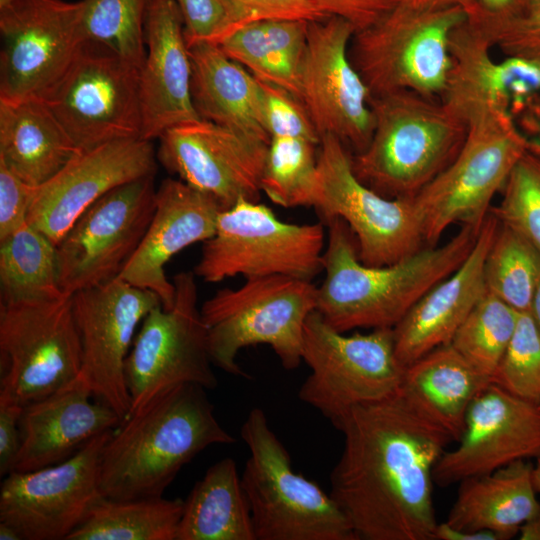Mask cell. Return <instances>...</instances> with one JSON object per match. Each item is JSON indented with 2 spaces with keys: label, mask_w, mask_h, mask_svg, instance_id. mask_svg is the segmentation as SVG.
I'll list each match as a JSON object with an SVG mask.
<instances>
[{
  "label": "cell",
  "mask_w": 540,
  "mask_h": 540,
  "mask_svg": "<svg viewBox=\"0 0 540 540\" xmlns=\"http://www.w3.org/2000/svg\"><path fill=\"white\" fill-rule=\"evenodd\" d=\"M506 56L540 60V10L504 20H469Z\"/></svg>",
  "instance_id": "obj_43"
},
{
  "label": "cell",
  "mask_w": 540,
  "mask_h": 540,
  "mask_svg": "<svg viewBox=\"0 0 540 540\" xmlns=\"http://www.w3.org/2000/svg\"><path fill=\"white\" fill-rule=\"evenodd\" d=\"M467 123L465 141L452 163L413 197L426 246L459 223L480 228L528 142L514 117L489 103L455 110Z\"/></svg>",
  "instance_id": "obj_5"
},
{
  "label": "cell",
  "mask_w": 540,
  "mask_h": 540,
  "mask_svg": "<svg viewBox=\"0 0 540 540\" xmlns=\"http://www.w3.org/2000/svg\"><path fill=\"white\" fill-rule=\"evenodd\" d=\"M490 382L540 405V330L530 312H520L514 334Z\"/></svg>",
  "instance_id": "obj_41"
},
{
  "label": "cell",
  "mask_w": 540,
  "mask_h": 540,
  "mask_svg": "<svg viewBox=\"0 0 540 540\" xmlns=\"http://www.w3.org/2000/svg\"><path fill=\"white\" fill-rule=\"evenodd\" d=\"M437 99L411 91L371 97L373 134L352 154L362 183L387 198H413L452 163L467 123Z\"/></svg>",
  "instance_id": "obj_4"
},
{
  "label": "cell",
  "mask_w": 540,
  "mask_h": 540,
  "mask_svg": "<svg viewBox=\"0 0 540 540\" xmlns=\"http://www.w3.org/2000/svg\"><path fill=\"white\" fill-rule=\"evenodd\" d=\"M176 540H256L251 511L235 461L208 468L191 489Z\"/></svg>",
  "instance_id": "obj_32"
},
{
  "label": "cell",
  "mask_w": 540,
  "mask_h": 540,
  "mask_svg": "<svg viewBox=\"0 0 540 540\" xmlns=\"http://www.w3.org/2000/svg\"><path fill=\"white\" fill-rule=\"evenodd\" d=\"M478 10L469 19L504 20L521 14L517 0H477Z\"/></svg>",
  "instance_id": "obj_50"
},
{
  "label": "cell",
  "mask_w": 540,
  "mask_h": 540,
  "mask_svg": "<svg viewBox=\"0 0 540 540\" xmlns=\"http://www.w3.org/2000/svg\"><path fill=\"white\" fill-rule=\"evenodd\" d=\"M402 2H405L414 7L459 5L467 11L469 17L474 15L478 10L477 0H402Z\"/></svg>",
  "instance_id": "obj_52"
},
{
  "label": "cell",
  "mask_w": 540,
  "mask_h": 540,
  "mask_svg": "<svg viewBox=\"0 0 540 540\" xmlns=\"http://www.w3.org/2000/svg\"><path fill=\"white\" fill-rule=\"evenodd\" d=\"M468 19L459 5L414 7L401 1L354 33L349 57L371 97L411 91L440 99L453 66L451 34Z\"/></svg>",
  "instance_id": "obj_6"
},
{
  "label": "cell",
  "mask_w": 540,
  "mask_h": 540,
  "mask_svg": "<svg viewBox=\"0 0 540 540\" xmlns=\"http://www.w3.org/2000/svg\"><path fill=\"white\" fill-rule=\"evenodd\" d=\"M331 423L344 447L330 475V495L357 540H434L433 470L450 435L399 389Z\"/></svg>",
  "instance_id": "obj_1"
},
{
  "label": "cell",
  "mask_w": 540,
  "mask_h": 540,
  "mask_svg": "<svg viewBox=\"0 0 540 540\" xmlns=\"http://www.w3.org/2000/svg\"><path fill=\"white\" fill-rule=\"evenodd\" d=\"M238 27L264 19L315 21L326 18L310 0H225Z\"/></svg>",
  "instance_id": "obj_45"
},
{
  "label": "cell",
  "mask_w": 540,
  "mask_h": 540,
  "mask_svg": "<svg viewBox=\"0 0 540 540\" xmlns=\"http://www.w3.org/2000/svg\"><path fill=\"white\" fill-rule=\"evenodd\" d=\"M539 278L540 252L500 222L484 262L487 292L518 312H529Z\"/></svg>",
  "instance_id": "obj_36"
},
{
  "label": "cell",
  "mask_w": 540,
  "mask_h": 540,
  "mask_svg": "<svg viewBox=\"0 0 540 540\" xmlns=\"http://www.w3.org/2000/svg\"><path fill=\"white\" fill-rule=\"evenodd\" d=\"M324 224L280 220L264 204L240 199L221 211L193 272L209 283L285 275L312 281L323 270Z\"/></svg>",
  "instance_id": "obj_9"
},
{
  "label": "cell",
  "mask_w": 540,
  "mask_h": 540,
  "mask_svg": "<svg viewBox=\"0 0 540 540\" xmlns=\"http://www.w3.org/2000/svg\"><path fill=\"white\" fill-rule=\"evenodd\" d=\"M91 390L78 377L61 390L23 407L21 445L13 471H32L57 464L92 438L121 423L103 402H91Z\"/></svg>",
  "instance_id": "obj_27"
},
{
  "label": "cell",
  "mask_w": 540,
  "mask_h": 540,
  "mask_svg": "<svg viewBox=\"0 0 540 540\" xmlns=\"http://www.w3.org/2000/svg\"><path fill=\"white\" fill-rule=\"evenodd\" d=\"M184 23L188 47L200 42L219 43L238 28L225 0H175Z\"/></svg>",
  "instance_id": "obj_44"
},
{
  "label": "cell",
  "mask_w": 540,
  "mask_h": 540,
  "mask_svg": "<svg viewBox=\"0 0 540 540\" xmlns=\"http://www.w3.org/2000/svg\"><path fill=\"white\" fill-rule=\"evenodd\" d=\"M0 286L2 304L67 295L59 284L56 245L29 223L1 239Z\"/></svg>",
  "instance_id": "obj_34"
},
{
  "label": "cell",
  "mask_w": 540,
  "mask_h": 540,
  "mask_svg": "<svg viewBox=\"0 0 540 540\" xmlns=\"http://www.w3.org/2000/svg\"><path fill=\"white\" fill-rule=\"evenodd\" d=\"M529 312L534 322L536 323L538 329L540 330V278L538 280V283H537V286L533 295Z\"/></svg>",
  "instance_id": "obj_54"
},
{
  "label": "cell",
  "mask_w": 540,
  "mask_h": 540,
  "mask_svg": "<svg viewBox=\"0 0 540 540\" xmlns=\"http://www.w3.org/2000/svg\"><path fill=\"white\" fill-rule=\"evenodd\" d=\"M521 14L540 10V0H517ZM520 15V14H519Z\"/></svg>",
  "instance_id": "obj_56"
},
{
  "label": "cell",
  "mask_w": 540,
  "mask_h": 540,
  "mask_svg": "<svg viewBox=\"0 0 540 540\" xmlns=\"http://www.w3.org/2000/svg\"><path fill=\"white\" fill-rule=\"evenodd\" d=\"M189 53L192 100L200 119L269 143L259 80L217 43H195Z\"/></svg>",
  "instance_id": "obj_28"
},
{
  "label": "cell",
  "mask_w": 540,
  "mask_h": 540,
  "mask_svg": "<svg viewBox=\"0 0 540 540\" xmlns=\"http://www.w3.org/2000/svg\"><path fill=\"white\" fill-rule=\"evenodd\" d=\"M23 408L0 403V475L14 470L21 445L20 417Z\"/></svg>",
  "instance_id": "obj_48"
},
{
  "label": "cell",
  "mask_w": 540,
  "mask_h": 540,
  "mask_svg": "<svg viewBox=\"0 0 540 540\" xmlns=\"http://www.w3.org/2000/svg\"><path fill=\"white\" fill-rule=\"evenodd\" d=\"M0 540H22V537L14 527L0 522Z\"/></svg>",
  "instance_id": "obj_55"
},
{
  "label": "cell",
  "mask_w": 540,
  "mask_h": 540,
  "mask_svg": "<svg viewBox=\"0 0 540 540\" xmlns=\"http://www.w3.org/2000/svg\"><path fill=\"white\" fill-rule=\"evenodd\" d=\"M195 277L193 271L176 274L173 306L158 305L141 322L124 364L129 414L179 385L217 386Z\"/></svg>",
  "instance_id": "obj_13"
},
{
  "label": "cell",
  "mask_w": 540,
  "mask_h": 540,
  "mask_svg": "<svg viewBox=\"0 0 540 540\" xmlns=\"http://www.w3.org/2000/svg\"><path fill=\"white\" fill-rule=\"evenodd\" d=\"M269 143L201 119L165 131L156 156L168 172L228 209L240 199L259 202Z\"/></svg>",
  "instance_id": "obj_20"
},
{
  "label": "cell",
  "mask_w": 540,
  "mask_h": 540,
  "mask_svg": "<svg viewBox=\"0 0 540 540\" xmlns=\"http://www.w3.org/2000/svg\"><path fill=\"white\" fill-rule=\"evenodd\" d=\"M224 208L213 196L180 179L166 178L156 189L155 211L133 256L118 277L157 294L164 309L175 300L165 265L186 247L210 239Z\"/></svg>",
  "instance_id": "obj_23"
},
{
  "label": "cell",
  "mask_w": 540,
  "mask_h": 540,
  "mask_svg": "<svg viewBox=\"0 0 540 540\" xmlns=\"http://www.w3.org/2000/svg\"><path fill=\"white\" fill-rule=\"evenodd\" d=\"M308 22L264 19L232 31L218 45L257 79L279 86L300 99V77Z\"/></svg>",
  "instance_id": "obj_33"
},
{
  "label": "cell",
  "mask_w": 540,
  "mask_h": 540,
  "mask_svg": "<svg viewBox=\"0 0 540 540\" xmlns=\"http://www.w3.org/2000/svg\"><path fill=\"white\" fill-rule=\"evenodd\" d=\"M528 142V150L540 155V96L515 119Z\"/></svg>",
  "instance_id": "obj_49"
},
{
  "label": "cell",
  "mask_w": 540,
  "mask_h": 540,
  "mask_svg": "<svg viewBox=\"0 0 540 540\" xmlns=\"http://www.w3.org/2000/svg\"><path fill=\"white\" fill-rule=\"evenodd\" d=\"M33 191L0 162V240L28 223Z\"/></svg>",
  "instance_id": "obj_46"
},
{
  "label": "cell",
  "mask_w": 540,
  "mask_h": 540,
  "mask_svg": "<svg viewBox=\"0 0 540 540\" xmlns=\"http://www.w3.org/2000/svg\"><path fill=\"white\" fill-rule=\"evenodd\" d=\"M317 165L313 208L324 225L333 218L348 225L362 263L390 265L426 246L413 198H387L362 183L353 171L352 154L340 139L321 137Z\"/></svg>",
  "instance_id": "obj_14"
},
{
  "label": "cell",
  "mask_w": 540,
  "mask_h": 540,
  "mask_svg": "<svg viewBox=\"0 0 540 540\" xmlns=\"http://www.w3.org/2000/svg\"><path fill=\"white\" fill-rule=\"evenodd\" d=\"M150 140L129 138L78 152L53 178L34 188L27 221L55 245L79 216L110 190L156 174Z\"/></svg>",
  "instance_id": "obj_22"
},
{
  "label": "cell",
  "mask_w": 540,
  "mask_h": 540,
  "mask_svg": "<svg viewBox=\"0 0 540 540\" xmlns=\"http://www.w3.org/2000/svg\"><path fill=\"white\" fill-rule=\"evenodd\" d=\"M354 33L336 16L308 22L300 100L320 137L333 135L359 153L371 140L374 115L370 91L349 57Z\"/></svg>",
  "instance_id": "obj_18"
},
{
  "label": "cell",
  "mask_w": 540,
  "mask_h": 540,
  "mask_svg": "<svg viewBox=\"0 0 540 540\" xmlns=\"http://www.w3.org/2000/svg\"><path fill=\"white\" fill-rule=\"evenodd\" d=\"M240 435L249 449L241 482L256 540H357L334 498L293 470L261 408L248 413Z\"/></svg>",
  "instance_id": "obj_7"
},
{
  "label": "cell",
  "mask_w": 540,
  "mask_h": 540,
  "mask_svg": "<svg viewBox=\"0 0 540 540\" xmlns=\"http://www.w3.org/2000/svg\"><path fill=\"white\" fill-rule=\"evenodd\" d=\"M538 457L540 405L489 382L470 404L457 446L446 450L436 463L433 480L447 487Z\"/></svg>",
  "instance_id": "obj_21"
},
{
  "label": "cell",
  "mask_w": 540,
  "mask_h": 540,
  "mask_svg": "<svg viewBox=\"0 0 540 540\" xmlns=\"http://www.w3.org/2000/svg\"><path fill=\"white\" fill-rule=\"evenodd\" d=\"M147 52L140 68L141 138H159L201 120L191 94L192 64L175 0H151L145 19Z\"/></svg>",
  "instance_id": "obj_24"
},
{
  "label": "cell",
  "mask_w": 540,
  "mask_h": 540,
  "mask_svg": "<svg viewBox=\"0 0 540 540\" xmlns=\"http://www.w3.org/2000/svg\"><path fill=\"white\" fill-rule=\"evenodd\" d=\"M19 0H0V8H4L12 3H15Z\"/></svg>",
  "instance_id": "obj_58"
},
{
  "label": "cell",
  "mask_w": 540,
  "mask_h": 540,
  "mask_svg": "<svg viewBox=\"0 0 540 540\" xmlns=\"http://www.w3.org/2000/svg\"><path fill=\"white\" fill-rule=\"evenodd\" d=\"M151 0H82L86 40L101 43L139 68L145 59V19Z\"/></svg>",
  "instance_id": "obj_39"
},
{
  "label": "cell",
  "mask_w": 540,
  "mask_h": 540,
  "mask_svg": "<svg viewBox=\"0 0 540 540\" xmlns=\"http://www.w3.org/2000/svg\"><path fill=\"white\" fill-rule=\"evenodd\" d=\"M449 47L453 66L440 100L452 109L489 103L516 119L540 96V60L511 55L495 61L490 41L469 20L452 32Z\"/></svg>",
  "instance_id": "obj_26"
},
{
  "label": "cell",
  "mask_w": 540,
  "mask_h": 540,
  "mask_svg": "<svg viewBox=\"0 0 540 540\" xmlns=\"http://www.w3.org/2000/svg\"><path fill=\"white\" fill-rule=\"evenodd\" d=\"M112 430L69 458L32 471H12L0 487V522L26 540H66L104 498L100 459Z\"/></svg>",
  "instance_id": "obj_17"
},
{
  "label": "cell",
  "mask_w": 540,
  "mask_h": 540,
  "mask_svg": "<svg viewBox=\"0 0 540 540\" xmlns=\"http://www.w3.org/2000/svg\"><path fill=\"white\" fill-rule=\"evenodd\" d=\"M499 225V219L489 212L464 262L423 295L393 328L395 352L404 367L451 343L458 328L487 292L484 262Z\"/></svg>",
  "instance_id": "obj_25"
},
{
  "label": "cell",
  "mask_w": 540,
  "mask_h": 540,
  "mask_svg": "<svg viewBox=\"0 0 540 540\" xmlns=\"http://www.w3.org/2000/svg\"><path fill=\"white\" fill-rule=\"evenodd\" d=\"M316 305L312 281L285 275L248 278L237 289L218 290L200 307L213 364L250 379L237 355L244 347L264 344L285 369H296L302 361L304 326Z\"/></svg>",
  "instance_id": "obj_8"
},
{
  "label": "cell",
  "mask_w": 540,
  "mask_h": 540,
  "mask_svg": "<svg viewBox=\"0 0 540 540\" xmlns=\"http://www.w3.org/2000/svg\"><path fill=\"white\" fill-rule=\"evenodd\" d=\"M501 192L500 204L490 212L540 252V155L527 150Z\"/></svg>",
  "instance_id": "obj_40"
},
{
  "label": "cell",
  "mask_w": 540,
  "mask_h": 540,
  "mask_svg": "<svg viewBox=\"0 0 540 540\" xmlns=\"http://www.w3.org/2000/svg\"><path fill=\"white\" fill-rule=\"evenodd\" d=\"M534 463L518 460L491 473L460 481L447 519L450 526L489 531L508 540L538 509L533 482Z\"/></svg>",
  "instance_id": "obj_29"
},
{
  "label": "cell",
  "mask_w": 540,
  "mask_h": 540,
  "mask_svg": "<svg viewBox=\"0 0 540 540\" xmlns=\"http://www.w3.org/2000/svg\"><path fill=\"white\" fill-rule=\"evenodd\" d=\"M434 540H500L499 536L489 531L461 530L450 526L445 521L438 523Z\"/></svg>",
  "instance_id": "obj_51"
},
{
  "label": "cell",
  "mask_w": 540,
  "mask_h": 540,
  "mask_svg": "<svg viewBox=\"0 0 540 540\" xmlns=\"http://www.w3.org/2000/svg\"><path fill=\"white\" fill-rule=\"evenodd\" d=\"M325 225V278L317 287L316 311L343 333L394 328L423 295L464 262L481 228L462 225L443 245L425 246L390 265L368 266L360 261L355 237L342 219Z\"/></svg>",
  "instance_id": "obj_2"
},
{
  "label": "cell",
  "mask_w": 540,
  "mask_h": 540,
  "mask_svg": "<svg viewBox=\"0 0 540 540\" xmlns=\"http://www.w3.org/2000/svg\"><path fill=\"white\" fill-rule=\"evenodd\" d=\"M402 0H310V2L325 16H336L349 22L355 32L363 30L390 10Z\"/></svg>",
  "instance_id": "obj_47"
},
{
  "label": "cell",
  "mask_w": 540,
  "mask_h": 540,
  "mask_svg": "<svg viewBox=\"0 0 540 540\" xmlns=\"http://www.w3.org/2000/svg\"><path fill=\"white\" fill-rule=\"evenodd\" d=\"M0 403L25 407L73 383L82 346L71 295L0 303Z\"/></svg>",
  "instance_id": "obj_10"
},
{
  "label": "cell",
  "mask_w": 540,
  "mask_h": 540,
  "mask_svg": "<svg viewBox=\"0 0 540 540\" xmlns=\"http://www.w3.org/2000/svg\"><path fill=\"white\" fill-rule=\"evenodd\" d=\"M302 361L311 373L299 398L330 422L357 405L397 392L405 369L395 352L393 328L345 335L316 310L304 326Z\"/></svg>",
  "instance_id": "obj_11"
},
{
  "label": "cell",
  "mask_w": 540,
  "mask_h": 540,
  "mask_svg": "<svg viewBox=\"0 0 540 540\" xmlns=\"http://www.w3.org/2000/svg\"><path fill=\"white\" fill-rule=\"evenodd\" d=\"M155 175L122 184L87 208L56 244L59 284L72 295L117 278L155 211Z\"/></svg>",
  "instance_id": "obj_15"
},
{
  "label": "cell",
  "mask_w": 540,
  "mask_h": 540,
  "mask_svg": "<svg viewBox=\"0 0 540 540\" xmlns=\"http://www.w3.org/2000/svg\"><path fill=\"white\" fill-rule=\"evenodd\" d=\"M184 500L104 497L66 540H176Z\"/></svg>",
  "instance_id": "obj_35"
},
{
  "label": "cell",
  "mask_w": 540,
  "mask_h": 540,
  "mask_svg": "<svg viewBox=\"0 0 540 540\" xmlns=\"http://www.w3.org/2000/svg\"><path fill=\"white\" fill-rule=\"evenodd\" d=\"M80 150L38 99H0V162L33 188L53 178Z\"/></svg>",
  "instance_id": "obj_30"
},
{
  "label": "cell",
  "mask_w": 540,
  "mask_h": 540,
  "mask_svg": "<svg viewBox=\"0 0 540 540\" xmlns=\"http://www.w3.org/2000/svg\"><path fill=\"white\" fill-rule=\"evenodd\" d=\"M519 313L486 292L458 328L450 344L490 380L514 334Z\"/></svg>",
  "instance_id": "obj_38"
},
{
  "label": "cell",
  "mask_w": 540,
  "mask_h": 540,
  "mask_svg": "<svg viewBox=\"0 0 540 540\" xmlns=\"http://www.w3.org/2000/svg\"><path fill=\"white\" fill-rule=\"evenodd\" d=\"M140 68L109 47L85 40L42 101L80 151L141 138Z\"/></svg>",
  "instance_id": "obj_12"
},
{
  "label": "cell",
  "mask_w": 540,
  "mask_h": 540,
  "mask_svg": "<svg viewBox=\"0 0 540 540\" xmlns=\"http://www.w3.org/2000/svg\"><path fill=\"white\" fill-rule=\"evenodd\" d=\"M518 535L520 540H540V506L536 512L522 524Z\"/></svg>",
  "instance_id": "obj_53"
},
{
  "label": "cell",
  "mask_w": 540,
  "mask_h": 540,
  "mask_svg": "<svg viewBox=\"0 0 540 540\" xmlns=\"http://www.w3.org/2000/svg\"><path fill=\"white\" fill-rule=\"evenodd\" d=\"M82 19V0H19L0 8V99L42 100L86 40Z\"/></svg>",
  "instance_id": "obj_16"
},
{
  "label": "cell",
  "mask_w": 540,
  "mask_h": 540,
  "mask_svg": "<svg viewBox=\"0 0 540 540\" xmlns=\"http://www.w3.org/2000/svg\"><path fill=\"white\" fill-rule=\"evenodd\" d=\"M259 85L263 123L270 138L295 137L320 143L321 137L298 97L262 80H259Z\"/></svg>",
  "instance_id": "obj_42"
},
{
  "label": "cell",
  "mask_w": 540,
  "mask_h": 540,
  "mask_svg": "<svg viewBox=\"0 0 540 540\" xmlns=\"http://www.w3.org/2000/svg\"><path fill=\"white\" fill-rule=\"evenodd\" d=\"M82 346L79 378L123 420L131 401L124 364L144 317L162 305L157 294L117 277L71 295Z\"/></svg>",
  "instance_id": "obj_19"
},
{
  "label": "cell",
  "mask_w": 540,
  "mask_h": 540,
  "mask_svg": "<svg viewBox=\"0 0 540 540\" xmlns=\"http://www.w3.org/2000/svg\"><path fill=\"white\" fill-rule=\"evenodd\" d=\"M318 145L295 137H272L261 191L285 208L314 207L318 187Z\"/></svg>",
  "instance_id": "obj_37"
},
{
  "label": "cell",
  "mask_w": 540,
  "mask_h": 540,
  "mask_svg": "<svg viewBox=\"0 0 540 540\" xmlns=\"http://www.w3.org/2000/svg\"><path fill=\"white\" fill-rule=\"evenodd\" d=\"M489 382L449 343L406 366L399 391L457 442L470 404Z\"/></svg>",
  "instance_id": "obj_31"
},
{
  "label": "cell",
  "mask_w": 540,
  "mask_h": 540,
  "mask_svg": "<svg viewBox=\"0 0 540 540\" xmlns=\"http://www.w3.org/2000/svg\"><path fill=\"white\" fill-rule=\"evenodd\" d=\"M533 482L535 489L540 493V457L535 459L533 467Z\"/></svg>",
  "instance_id": "obj_57"
},
{
  "label": "cell",
  "mask_w": 540,
  "mask_h": 540,
  "mask_svg": "<svg viewBox=\"0 0 540 540\" xmlns=\"http://www.w3.org/2000/svg\"><path fill=\"white\" fill-rule=\"evenodd\" d=\"M206 390L198 384L179 385L121 421L101 453L104 497H161L201 451L236 441L217 420Z\"/></svg>",
  "instance_id": "obj_3"
}]
</instances>
